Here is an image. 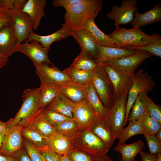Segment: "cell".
I'll return each mask as SVG.
<instances>
[{"mask_svg":"<svg viewBox=\"0 0 161 161\" xmlns=\"http://www.w3.org/2000/svg\"><path fill=\"white\" fill-rule=\"evenodd\" d=\"M102 9V0H86L66 10L64 24L70 31L83 28L86 21L91 18L95 19Z\"/></svg>","mask_w":161,"mask_h":161,"instance_id":"cell-1","label":"cell"},{"mask_svg":"<svg viewBox=\"0 0 161 161\" xmlns=\"http://www.w3.org/2000/svg\"><path fill=\"white\" fill-rule=\"evenodd\" d=\"M108 35L119 48H123L144 46L153 42L160 35L157 33L151 35L146 34L136 26L130 29L116 27Z\"/></svg>","mask_w":161,"mask_h":161,"instance_id":"cell-2","label":"cell"},{"mask_svg":"<svg viewBox=\"0 0 161 161\" xmlns=\"http://www.w3.org/2000/svg\"><path fill=\"white\" fill-rule=\"evenodd\" d=\"M41 92L40 87L24 91L22 96L23 103L14 118L6 122L7 125L25 126L38 111V105Z\"/></svg>","mask_w":161,"mask_h":161,"instance_id":"cell-3","label":"cell"},{"mask_svg":"<svg viewBox=\"0 0 161 161\" xmlns=\"http://www.w3.org/2000/svg\"><path fill=\"white\" fill-rule=\"evenodd\" d=\"M70 141L73 149L96 157L106 155L109 150L103 140L89 129L80 130Z\"/></svg>","mask_w":161,"mask_h":161,"instance_id":"cell-4","label":"cell"},{"mask_svg":"<svg viewBox=\"0 0 161 161\" xmlns=\"http://www.w3.org/2000/svg\"><path fill=\"white\" fill-rule=\"evenodd\" d=\"M155 85L152 77L144 70L140 69L134 73L131 85L128 92L126 110V123L130 111L139 94L142 91L147 93L152 91Z\"/></svg>","mask_w":161,"mask_h":161,"instance_id":"cell-5","label":"cell"},{"mask_svg":"<svg viewBox=\"0 0 161 161\" xmlns=\"http://www.w3.org/2000/svg\"><path fill=\"white\" fill-rule=\"evenodd\" d=\"M92 82L103 105L109 109L113 104L114 90L112 84L102 65L95 70Z\"/></svg>","mask_w":161,"mask_h":161,"instance_id":"cell-6","label":"cell"},{"mask_svg":"<svg viewBox=\"0 0 161 161\" xmlns=\"http://www.w3.org/2000/svg\"><path fill=\"white\" fill-rule=\"evenodd\" d=\"M128 91L122 93L108 109L105 115L108 119L116 139L119 137L126 124V110Z\"/></svg>","mask_w":161,"mask_h":161,"instance_id":"cell-7","label":"cell"},{"mask_svg":"<svg viewBox=\"0 0 161 161\" xmlns=\"http://www.w3.org/2000/svg\"><path fill=\"white\" fill-rule=\"evenodd\" d=\"M153 55L148 52L138 51L126 57L109 60L103 64L119 72L133 75L137 68L145 60Z\"/></svg>","mask_w":161,"mask_h":161,"instance_id":"cell-8","label":"cell"},{"mask_svg":"<svg viewBox=\"0 0 161 161\" xmlns=\"http://www.w3.org/2000/svg\"><path fill=\"white\" fill-rule=\"evenodd\" d=\"M23 127L18 125H7V131L0 148V155L14 156L16 153L24 148L21 133Z\"/></svg>","mask_w":161,"mask_h":161,"instance_id":"cell-9","label":"cell"},{"mask_svg":"<svg viewBox=\"0 0 161 161\" xmlns=\"http://www.w3.org/2000/svg\"><path fill=\"white\" fill-rule=\"evenodd\" d=\"M33 65L35 68V73L40 79L41 84L52 83L60 87L70 81L66 74L53 64L43 63Z\"/></svg>","mask_w":161,"mask_h":161,"instance_id":"cell-10","label":"cell"},{"mask_svg":"<svg viewBox=\"0 0 161 161\" xmlns=\"http://www.w3.org/2000/svg\"><path fill=\"white\" fill-rule=\"evenodd\" d=\"M11 13L12 27L19 45L26 41L30 34L33 32V23L28 15L22 10H12Z\"/></svg>","mask_w":161,"mask_h":161,"instance_id":"cell-11","label":"cell"},{"mask_svg":"<svg viewBox=\"0 0 161 161\" xmlns=\"http://www.w3.org/2000/svg\"><path fill=\"white\" fill-rule=\"evenodd\" d=\"M49 47H43L40 43L36 40L30 42L26 41L18 46L16 52L24 54L33 62V65H39L43 63L53 64L48 56Z\"/></svg>","mask_w":161,"mask_h":161,"instance_id":"cell-12","label":"cell"},{"mask_svg":"<svg viewBox=\"0 0 161 161\" xmlns=\"http://www.w3.org/2000/svg\"><path fill=\"white\" fill-rule=\"evenodd\" d=\"M137 2L136 0H123L120 7L113 6L106 16L114 21L115 28L121 24L130 23L134 17V12L138 9Z\"/></svg>","mask_w":161,"mask_h":161,"instance_id":"cell-13","label":"cell"},{"mask_svg":"<svg viewBox=\"0 0 161 161\" xmlns=\"http://www.w3.org/2000/svg\"><path fill=\"white\" fill-rule=\"evenodd\" d=\"M72 112V119L80 130L89 129L96 116L86 98L75 103Z\"/></svg>","mask_w":161,"mask_h":161,"instance_id":"cell-14","label":"cell"},{"mask_svg":"<svg viewBox=\"0 0 161 161\" xmlns=\"http://www.w3.org/2000/svg\"><path fill=\"white\" fill-rule=\"evenodd\" d=\"M72 36L81 48V51L94 60L95 61L97 56V44L90 32L86 29L71 30Z\"/></svg>","mask_w":161,"mask_h":161,"instance_id":"cell-15","label":"cell"},{"mask_svg":"<svg viewBox=\"0 0 161 161\" xmlns=\"http://www.w3.org/2000/svg\"><path fill=\"white\" fill-rule=\"evenodd\" d=\"M100 138L110 148L113 145L116 138L110 123L105 115H96L89 129Z\"/></svg>","mask_w":161,"mask_h":161,"instance_id":"cell-16","label":"cell"},{"mask_svg":"<svg viewBox=\"0 0 161 161\" xmlns=\"http://www.w3.org/2000/svg\"><path fill=\"white\" fill-rule=\"evenodd\" d=\"M101 65L112 84L114 90V98L115 100L122 93L128 92L132 84L133 75L121 73L106 64Z\"/></svg>","mask_w":161,"mask_h":161,"instance_id":"cell-17","label":"cell"},{"mask_svg":"<svg viewBox=\"0 0 161 161\" xmlns=\"http://www.w3.org/2000/svg\"><path fill=\"white\" fill-rule=\"evenodd\" d=\"M19 45L18 39L10 24L0 30V52L9 57L16 52Z\"/></svg>","mask_w":161,"mask_h":161,"instance_id":"cell-18","label":"cell"},{"mask_svg":"<svg viewBox=\"0 0 161 161\" xmlns=\"http://www.w3.org/2000/svg\"><path fill=\"white\" fill-rule=\"evenodd\" d=\"M97 56L95 62L98 65L102 64L109 60L126 57L138 51L123 48L102 47L97 44Z\"/></svg>","mask_w":161,"mask_h":161,"instance_id":"cell-19","label":"cell"},{"mask_svg":"<svg viewBox=\"0 0 161 161\" xmlns=\"http://www.w3.org/2000/svg\"><path fill=\"white\" fill-rule=\"evenodd\" d=\"M161 20V4L159 2L151 9L144 13H140L137 10L135 11L134 17L130 24L132 26H136L140 27Z\"/></svg>","mask_w":161,"mask_h":161,"instance_id":"cell-20","label":"cell"},{"mask_svg":"<svg viewBox=\"0 0 161 161\" xmlns=\"http://www.w3.org/2000/svg\"><path fill=\"white\" fill-rule=\"evenodd\" d=\"M47 4L46 0H28L22 10L30 17L35 30L39 26L41 18L45 15L44 9Z\"/></svg>","mask_w":161,"mask_h":161,"instance_id":"cell-21","label":"cell"},{"mask_svg":"<svg viewBox=\"0 0 161 161\" xmlns=\"http://www.w3.org/2000/svg\"><path fill=\"white\" fill-rule=\"evenodd\" d=\"M70 31L68 27L64 23L61 29L48 35H41L33 32L30 34L27 41L30 42L32 40H36L39 42L43 47H49L54 42L68 38L70 36Z\"/></svg>","mask_w":161,"mask_h":161,"instance_id":"cell-22","label":"cell"},{"mask_svg":"<svg viewBox=\"0 0 161 161\" xmlns=\"http://www.w3.org/2000/svg\"><path fill=\"white\" fill-rule=\"evenodd\" d=\"M88 84H81L70 81L60 87V92L71 101L77 103L86 98Z\"/></svg>","mask_w":161,"mask_h":161,"instance_id":"cell-23","label":"cell"},{"mask_svg":"<svg viewBox=\"0 0 161 161\" xmlns=\"http://www.w3.org/2000/svg\"><path fill=\"white\" fill-rule=\"evenodd\" d=\"M95 18H91L86 22L84 28L91 33L97 44L100 46L119 48L112 39L102 32L97 26L95 22Z\"/></svg>","mask_w":161,"mask_h":161,"instance_id":"cell-24","label":"cell"},{"mask_svg":"<svg viewBox=\"0 0 161 161\" xmlns=\"http://www.w3.org/2000/svg\"><path fill=\"white\" fill-rule=\"evenodd\" d=\"M47 147L51 150L61 155H68L73 149L70 140L57 133L47 139Z\"/></svg>","mask_w":161,"mask_h":161,"instance_id":"cell-25","label":"cell"},{"mask_svg":"<svg viewBox=\"0 0 161 161\" xmlns=\"http://www.w3.org/2000/svg\"><path fill=\"white\" fill-rule=\"evenodd\" d=\"M144 146L142 141L138 140L130 144L124 143L117 144L114 149L121 155V159L119 157V161H135V157L142 151Z\"/></svg>","mask_w":161,"mask_h":161,"instance_id":"cell-26","label":"cell"},{"mask_svg":"<svg viewBox=\"0 0 161 161\" xmlns=\"http://www.w3.org/2000/svg\"><path fill=\"white\" fill-rule=\"evenodd\" d=\"M40 87L41 92L38 111L46 108L60 93V86L54 83H41Z\"/></svg>","mask_w":161,"mask_h":161,"instance_id":"cell-27","label":"cell"},{"mask_svg":"<svg viewBox=\"0 0 161 161\" xmlns=\"http://www.w3.org/2000/svg\"><path fill=\"white\" fill-rule=\"evenodd\" d=\"M75 104L60 92L46 108L72 118V112Z\"/></svg>","mask_w":161,"mask_h":161,"instance_id":"cell-28","label":"cell"},{"mask_svg":"<svg viewBox=\"0 0 161 161\" xmlns=\"http://www.w3.org/2000/svg\"><path fill=\"white\" fill-rule=\"evenodd\" d=\"M22 136L39 150L47 147V139L29 124L23 126L21 131Z\"/></svg>","mask_w":161,"mask_h":161,"instance_id":"cell-29","label":"cell"},{"mask_svg":"<svg viewBox=\"0 0 161 161\" xmlns=\"http://www.w3.org/2000/svg\"><path fill=\"white\" fill-rule=\"evenodd\" d=\"M27 124L34 128L47 139L56 133L54 127L49 124L43 119L40 111L37 112L30 119Z\"/></svg>","mask_w":161,"mask_h":161,"instance_id":"cell-30","label":"cell"},{"mask_svg":"<svg viewBox=\"0 0 161 161\" xmlns=\"http://www.w3.org/2000/svg\"><path fill=\"white\" fill-rule=\"evenodd\" d=\"M63 71L67 75L70 80L83 85H88L92 81L95 70L86 71L70 66Z\"/></svg>","mask_w":161,"mask_h":161,"instance_id":"cell-31","label":"cell"},{"mask_svg":"<svg viewBox=\"0 0 161 161\" xmlns=\"http://www.w3.org/2000/svg\"><path fill=\"white\" fill-rule=\"evenodd\" d=\"M147 96V93L145 91H142L139 94L129 115L127 121L139 120L146 113Z\"/></svg>","mask_w":161,"mask_h":161,"instance_id":"cell-32","label":"cell"},{"mask_svg":"<svg viewBox=\"0 0 161 161\" xmlns=\"http://www.w3.org/2000/svg\"><path fill=\"white\" fill-rule=\"evenodd\" d=\"M86 98L94 110L96 115L101 117L106 115L108 109L103 104L92 81L88 84Z\"/></svg>","mask_w":161,"mask_h":161,"instance_id":"cell-33","label":"cell"},{"mask_svg":"<svg viewBox=\"0 0 161 161\" xmlns=\"http://www.w3.org/2000/svg\"><path fill=\"white\" fill-rule=\"evenodd\" d=\"M98 65L95 61L91 58L80 52L70 66L82 70L92 71L95 70Z\"/></svg>","mask_w":161,"mask_h":161,"instance_id":"cell-34","label":"cell"},{"mask_svg":"<svg viewBox=\"0 0 161 161\" xmlns=\"http://www.w3.org/2000/svg\"><path fill=\"white\" fill-rule=\"evenodd\" d=\"M139 121L143 131V134L146 135H155L161 129V124L152 118L147 112Z\"/></svg>","mask_w":161,"mask_h":161,"instance_id":"cell-35","label":"cell"},{"mask_svg":"<svg viewBox=\"0 0 161 161\" xmlns=\"http://www.w3.org/2000/svg\"><path fill=\"white\" fill-rule=\"evenodd\" d=\"M138 134H143L139 121H130L128 126L123 130L118 138L119 141L117 144L124 143L131 137Z\"/></svg>","mask_w":161,"mask_h":161,"instance_id":"cell-36","label":"cell"},{"mask_svg":"<svg viewBox=\"0 0 161 161\" xmlns=\"http://www.w3.org/2000/svg\"><path fill=\"white\" fill-rule=\"evenodd\" d=\"M54 127L56 133L63 135L69 140L80 130L73 119L64 121Z\"/></svg>","mask_w":161,"mask_h":161,"instance_id":"cell-37","label":"cell"},{"mask_svg":"<svg viewBox=\"0 0 161 161\" xmlns=\"http://www.w3.org/2000/svg\"><path fill=\"white\" fill-rule=\"evenodd\" d=\"M40 111L44 120L53 127L64 121L73 119L47 108Z\"/></svg>","mask_w":161,"mask_h":161,"instance_id":"cell-38","label":"cell"},{"mask_svg":"<svg viewBox=\"0 0 161 161\" xmlns=\"http://www.w3.org/2000/svg\"><path fill=\"white\" fill-rule=\"evenodd\" d=\"M124 49L150 52L154 55L161 57V37L160 35L153 42L144 46L139 47H129Z\"/></svg>","mask_w":161,"mask_h":161,"instance_id":"cell-39","label":"cell"},{"mask_svg":"<svg viewBox=\"0 0 161 161\" xmlns=\"http://www.w3.org/2000/svg\"><path fill=\"white\" fill-rule=\"evenodd\" d=\"M24 147L32 161H47L40 151L22 137Z\"/></svg>","mask_w":161,"mask_h":161,"instance_id":"cell-40","label":"cell"},{"mask_svg":"<svg viewBox=\"0 0 161 161\" xmlns=\"http://www.w3.org/2000/svg\"><path fill=\"white\" fill-rule=\"evenodd\" d=\"M147 111L150 116L161 124V107L155 104L147 95Z\"/></svg>","mask_w":161,"mask_h":161,"instance_id":"cell-41","label":"cell"},{"mask_svg":"<svg viewBox=\"0 0 161 161\" xmlns=\"http://www.w3.org/2000/svg\"><path fill=\"white\" fill-rule=\"evenodd\" d=\"M67 156L72 161H97V157L74 149Z\"/></svg>","mask_w":161,"mask_h":161,"instance_id":"cell-42","label":"cell"},{"mask_svg":"<svg viewBox=\"0 0 161 161\" xmlns=\"http://www.w3.org/2000/svg\"><path fill=\"white\" fill-rule=\"evenodd\" d=\"M144 136L147 142L150 153L157 154L161 152V142L155 135H146Z\"/></svg>","mask_w":161,"mask_h":161,"instance_id":"cell-43","label":"cell"},{"mask_svg":"<svg viewBox=\"0 0 161 161\" xmlns=\"http://www.w3.org/2000/svg\"><path fill=\"white\" fill-rule=\"evenodd\" d=\"M86 0H55L53 5L55 7H61L65 10L85 1Z\"/></svg>","mask_w":161,"mask_h":161,"instance_id":"cell-44","label":"cell"},{"mask_svg":"<svg viewBox=\"0 0 161 161\" xmlns=\"http://www.w3.org/2000/svg\"><path fill=\"white\" fill-rule=\"evenodd\" d=\"M39 150L47 161H60V155L51 150L48 147Z\"/></svg>","mask_w":161,"mask_h":161,"instance_id":"cell-45","label":"cell"},{"mask_svg":"<svg viewBox=\"0 0 161 161\" xmlns=\"http://www.w3.org/2000/svg\"><path fill=\"white\" fill-rule=\"evenodd\" d=\"M12 17L10 12L0 14V30L4 26L12 24Z\"/></svg>","mask_w":161,"mask_h":161,"instance_id":"cell-46","label":"cell"},{"mask_svg":"<svg viewBox=\"0 0 161 161\" xmlns=\"http://www.w3.org/2000/svg\"><path fill=\"white\" fill-rule=\"evenodd\" d=\"M14 156L18 161H32L25 147L16 153Z\"/></svg>","mask_w":161,"mask_h":161,"instance_id":"cell-47","label":"cell"},{"mask_svg":"<svg viewBox=\"0 0 161 161\" xmlns=\"http://www.w3.org/2000/svg\"><path fill=\"white\" fill-rule=\"evenodd\" d=\"M142 161H157V154H153L141 151L139 153Z\"/></svg>","mask_w":161,"mask_h":161,"instance_id":"cell-48","label":"cell"},{"mask_svg":"<svg viewBox=\"0 0 161 161\" xmlns=\"http://www.w3.org/2000/svg\"><path fill=\"white\" fill-rule=\"evenodd\" d=\"M8 58L0 52V69L8 64Z\"/></svg>","mask_w":161,"mask_h":161,"instance_id":"cell-49","label":"cell"},{"mask_svg":"<svg viewBox=\"0 0 161 161\" xmlns=\"http://www.w3.org/2000/svg\"><path fill=\"white\" fill-rule=\"evenodd\" d=\"M0 161H18L15 156H7L0 155Z\"/></svg>","mask_w":161,"mask_h":161,"instance_id":"cell-50","label":"cell"},{"mask_svg":"<svg viewBox=\"0 0 161 161\" xmlns=\"http://www.w3.org/2000/svg\"><path fill=\"white\" fill-rule=\"evenodd\" d=\"M7 131L6 122H4L0 119V133L5 134Z\"/></svg>","mask_w":161,"mask_h":161,"instance_id":"cell-51","label":"cell"},{"mask_svg":"<svg viewBox=\"0 0 161 161\" xmlns=\"http://www.w3.org/2000/svg\"><path fill=\"white\" fill-rule=\"evenodd\" d=\"M97 161H112L107 154L102 156L97 157Z\"/></svg>","mask_w":161,"mask_h":161,"instance_id":"cell-52","label":"cell"},{"mask_svg":"<svg viewBox=\"0 0 161 161\" xmlns=\"http://www.w3.org/2000/svg\"><path fill=\"white\" fill-rule=\"evenodd\" d=\"M60 161H72L70 158L67 155H60Z\"/></svg>","mask_w":161,"mask_h":161,"instance_id":"cell-53","label":"cell"},{"mask_svg":"<svg viewBox=\"0 0 161 161\" xmlns=\"http://www.w3.org/2000/svg\"><path fill=\"white\" fill-rule=\"evenodd\" d=\"M5 134L3 133H0V148L2 145L4 138Z\"/></svg>","mask_w":161,"mask_h":161,"instance_id":"cell-54","label":"cell"},{"mask_svg":"<svg viewBox=\"0 0 161 161\" xmlns=\"http://www.w3.org/2000/svg\"><path fill=\"white\" fill-rule=\"evenodd\" d=\"M10 10L8 9L5 7H0V14L10 12Z\"/></svg>","mask_w":161,"mask_h":161,"instance_id":"cell-55","label":"cell"},{"mask_svg":"<svg viewBox=\"0 0 161 161\" xmlns=\"http://www.w3.org/2000/svg\"><path fill=\"white\" fill-rule=\"evenodd\" d=\"M155 136L158 140L160 142H161V129L158 131Z\"/></svg>","mask_w":161,"mask_h":161,"instance_id":"cell-56","label":"cell"},{"mask_svg":"<svg viewBox=\"0 0 161 161\" xmlns=\"http://www.w3.org/2000/svg\"><path fill=\"white\" fill-rule=\"evenodd\" d=\"M157 154V161H161V152L158 153Z\"/></svg>","mask_w":161,"mask_h":161,"instance_id":"cell-57","label":"cell"}]
</instances>
